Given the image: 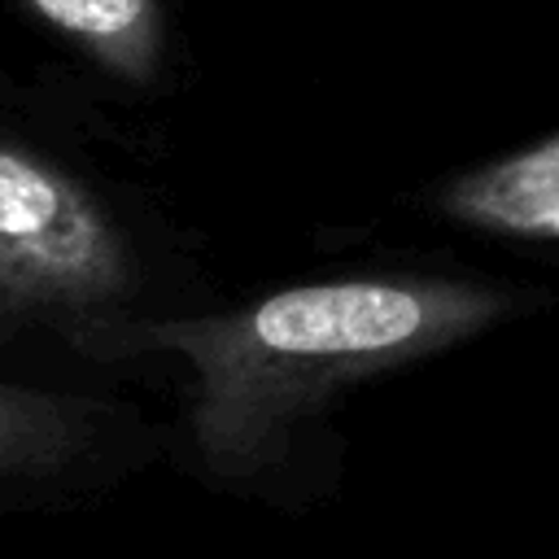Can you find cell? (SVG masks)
Instances as JSON below:
<instances>
[{
  "mask_svg": "<svg viewBox=\"0 0 559 559\" xmlns=\"http://www.w3.org/2000/svg\"><path fill=\"white\" fill-rule=\"evenodd\" d=\"M48 31L122 83H153L166 57L162 0H22Z\"/></svg>",
  "mask_w": 559,
  "mask_h": 559,
  "instance_id": "obj_5",
  "label": "cell"
},
{
  "mask_svg": "<svg viewBox=\"0 0 559 559\" xmlns=\"http://www.w3.org/2000/svg\"><path fill=\"white\" fill-rule=\"evenodd\" d=\"M26 319H22V310L17 306H9L4 297H0V341H9V336H17V328H22Z\"/></svg>",
  "mask_w": 559,
  "mask_h": 559,
  "instance_id": "obj_6",
  "label": "cell"
},
{
  "mask_svg": "<svg viewBox=\"0 0 559 559\" xmlns=\"http://www.w3.org/2000/svg\"><path fill=\"white\" fill-rule=\"evenodd\" d=\"M507 314V293L450 275H345L266 297L148 314L140 345L188 371L183 441L205 480L253 485L354 384L445 354Z\"/></svg>",
  "mask_w": 559,
  "mask_h": 559,
  "instance_id": "obj_1",
  "label": "cell"
},
{
  "mask_svg": "<svg viewBox=\"0 0 559 559\" xmlns=\"http://www.w3.org/2000/svg\"><path fill=\"white\" fill-rule=\"evenodd\" d=\"M140 253L66 166L0 140V297L87 354L140 345Z\"/></svg>",
  "mask_w": 559,
  "mask_h": 559,
  "instance_id": "obj_2",
  "label": "cell"
},
{
  "mask_svg": "<svg viewBox=\"0 0 559 559\" xmlns=\"http://www.w3.org/2000/svg\"><path fill=\"white\" fill-rule=\"evenodd\" d=\"M437 205L445 218L493 236L559 240V135L454 175Z\"/></svg>",
  "mask_w": 559,
  "mask_h": 559,
  "instance_id": "obj_4",
  "label": "cell"
},
{
  "mask_svg": "<svg viewBox=\"0 0 559 559\" xmlns=\"http://www.w3.org/2000/svg\"><path fill=\"white\" fill-rule=\"evenodd\" d=\"M135 415L100 397L0 380V502L66 498L131 454Z\"/></svg>",
  "mask_w": 559,
  "mask_h": 559,
  "instance_id": "obj_3",
  "label": "cell"
}]
</instances>
